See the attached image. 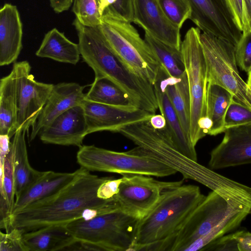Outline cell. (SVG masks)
Segmentation results:
<instances>
[{
	"label": "cell",
	"mask_w": 251,
	"mask_h": 251,
	"mask_svg": "<svg viewBox=\"0 0 251 251\" xmlns=\"http://www.w3.org/2000/svg\"><path fill=\"white\" fill-rule=\"evenodd\" d=\"M248 82L247 83L250 85V86L251 87V68L249 70V71L248 72Z\"/></svg>",
	"instance_id": "45"
},
{
	"label": "cell",
	"mask_w": 251,
	"mask_h": 251,
	"mask_svg": "<svg viewBox=\"0 0 251 251\" xmlns=\"http://www.w3.org/2000/svg\"><path fill=\"white\" fill-rule=\"evenodd\" d=\"M98 1L101 17L105 11H108L128 22H133V0H98Z\"/></svg>",
	"instance_id": "35"
},
{
	"label": "cell",
	"mask_w": 251,
	"mask_h": 251,
	"mask_svg": "<svg viewBox=\"0 0 251 251\" xmlns=\"http://www.w3.org/2000/svg\"><path fill=\"white\" fill-rule=\"evenodd\" d=\"M144 40L153 52L161 66L170 76L179 78L186 75L180 50L155 39L146 32Z\"/></svg>",
	"instance_id": "28"
},
{
	"label": "cell",
	"mask_w": 251,
	"mask_h": 251,
	"mask_svg": "<svg viewBox=\"0 0 251 251\" xmlns=\"http://www.w3.org/2000/svg\"><path fill=\"white\" fill-rule=\"evenodd\" d=\"M35 54L39 57L73 65L79 62L81 56L78 44L70 40L56 28L45 35Z\"/></svg>",
	"instance_id": "23"
},
{
	"label": "cell",
	"mask_w": 251,
	"mask_h": 251,
	"mask_svg": "<svg viewBox=\"0 0 251 251\" xmlns=\"http://www.w3.org/2000/svg\"><path fill=\"white\" fill-rule=\"evenodd\" d=\"M200 35L199 28L191 27L180 47L190 96L189 136L195 146L207 134L210 127L206 117L207 69Z\"/></svg>",
	"instance_id": "5"
},
{
	"label": "cell",
	"mask_w": 251,
	"mask_h": 251,
	"mask_svg": "<svg viewBox=\"0 0 251 251\" xmlns=\"http://www.w3.org/2000/svg\"><path fill=\"white\" fill-rule=\"evenodd\" d=\"M251 213V209L247 208L234 211L223 219L207 233L192 242L185 248L184 251H203L209 244L238 227Z\"/></svg>",
	"instance_id": "29"
},
{
	"label": "cell",
	"mask_w": 251,
	"mask_h": 251,
	"mask_svg": "<svg viewBox=\"0 0 251 251\" xmlns=\"http://www.w3.org/2000/svg\"><path fill=\"white\" fill-rule=\"evenodd\" d=\"M81 105L88 134L102 131L118 133L126 126L150 120L154 115L131 104L111 105L85 99Z\"/></svg>",
	"instance_id": "14"
},
{
	"label": "cell",
	"mask_w": 251,
	"mask_h": 251,
	"mask_svg": "<svg viewBox=\"0 0 251 251\" xmlns=\"http://www.w3.org/2000/svg\"><path fill=\"white\" fill-rule=\"evenodd\" d=\"M242 208H249L212 191L174 236L168 251H184L187 246L209 232L227 215Z\"/></svg>",
	"instance_id": "10"
},
{
	"label": "cell",
	"mask_w": 251,
	"mask_h": 251,
	"mask_svg": "<svg viewBox=\"0 0 251 251\" xmlns=\"http://www.w3.org/2000/svg\"><path fill=\"white\" fill-rule=\"evenodd\" d=\"M151 125L155 129H161L166 126V120L162 114H154L150 120Z\"/></svg>",
	"instance_id": "43"
},
{
	"label": "cell",
	"mask_w": 251,
	"mask_h": 251,
	"mask_svg": "<svg viewBox=\"0 0 251 251\" xmlns=\"http://www.w3.org/2000/svg\"><path fill=\"white\" fill-rule=\"evenodd\" d=\"M169 21L179 28L190 19L192 10L187 0H157Z\"/></svg>",
	"instance_id": "33"
},
{
	"label": "cell",
	"mask_w": 251,
	"mask_h": 251,
	"mask_svg": "<svg viewBox=\"0 0 251 251\" xmlns=\"http://www.w3.org/2000/svg\"><path fill=\"white\" fill-rule=\"evenodd\" d=\"M166 73V72L160 68L157 80L153 85L158 109L166 120L165 128L176 148L188 158L198 161L195 146L185 132L166 92L164 81Z\"/></svg>",
	"instance_id": "19"
},
{
	"label": "cell",
	"mask_w": 251,
	"mask_h": 251,
	"mask_svg": "<svg viewBox=\"0 0 251 251\" xmlns=\"http://www.w3.org/2000/svg\"><path fill=\"white\" fill-rule=\"evenodd\" d=\"M23 24L17 6L5 3L0 10V65L15 62L23 48Z\"/></svg>",
	"instance_id": "20"
},
{
	"label": "cell",
	"mask_w": 251,
	"mask_h": 251,
	"mask_svg": "<svg viewBox=\"0 0 251 251\" xmlns=\"http://www.w3.org/2000/svg\"><path fill=\"white\" fill-rule=\"evenodd\" d=\"M236 58L241 69L248 73L251 68V31L242 33L236 47Z\"/></svg>",
	"instance_id": "37"
},
{
	"label": "cell",
	"mask_w": 251,
	"mask_h": 251,
	"mask_svg": "<svg viewBox=\"0 0 251 251\" xmlns=\"http://www.w3.org/2000/svg\"><path fill=\"white\" fill-rule=\"evenodd\" d=\"M164 81L168 98L185 132L190 138V96L186 74L183 77L177 78L166 73Z\"/></svg>",
	"instance_id": "27"
},
{
	"label": "cell",
	"mask_w": 251,
	"mask_h": 251,
	"mask_svg": "<svg viewBox=\"0 0 251 251\" xmlns=\"http://www.w3.org/2000/svg\"><path fill=\"white\" fill-rule=\"evenodd\" d=\"M139 220L117 207L65 226L76 240L92 244L99 251H127L131 250Z\"/></svg>",
	"instance_id": "6"
},
{
	"label": "cell",
	"mask_w": 251,
	"mask_h": 251,
	"mask_svg": "<svg viewBox=\"0 0 251 251\" xmlns=\"http://www.w3.org/2000/svg\"><path fill=\"white\" fill-rule=\"evenodd\" d=\"M118 133L146 153L176 170L184 178L201 183L207 168L183 155L174 144L165 127L155 129L148 120L126 126Z\"/></svg>",
	"instance_id": "8"
},
{
	"label": "cell",
	"mask_w": 251,
	"mask_h": 251,
	"mask_svg": "<svg viewBox=\"0 0 251 251\" xmlns=\"http://www.w3.org/2000/svg\"><path fill=\"white\" fill-rule=\"evenodd\" d=\"M110 177L99 176L80 167L74 178L60 190L13 214L10 230L17 227L26 232L50 225L65 226L119 207L114 198L98 196L100 186Z\"/></svg>",
	"instance_id": "1"
},
{
	"label": "cell",
	"mask_w": 251,
	"mask_h": 251,
	"mask_svg": "<svg viewBox=\"0 0 251 251\" xmlns=\"http://www.w3.org/2000/svg\"><path fill=\"white\" fill-rule=\"evenodd\" d=\"M72 10L83 25L94 27L101 23L98 0H74Z\"/></svg>",
	"instance_id": "32"
},
{
	"label": "cell",
	"mask_w": 251,
	"mask_h": 251,
	"mask_svg": "<svg viewBox=\"0 0 251 251\" xmlns=\"http://www.w3.org/2000/svg\"><path fill=\"white\" fill-rule=\"evenodd\" d=\"M133 22L155 39L180 50V28L167 18L157 0H133Z\"/></svg>",
	"instance_id": "16"
},
{
	"label": "cell",
	"mask_w": 251,
	"mask_h": 251,
	"mask_svg": "<svg viewBox=\"0 0 251 251\" xmlns=\"http://www.w3.org/2000/svg\"><path fill=\"white\" fill-rule=\"evenodd\" d=\"M243 33L249 31L244 0H226Z\"/></svg>",
	"instance_id": "38"
},
{
	"label": "cell",
	"mask_w": 251,
	"mask_h": 251,
	"mask_svg": "<svg viewBox=\"0 0 251 251\" xmlns=\"http://www.w3.org/2000/svg\"><path fill=\"white\" fill-rule=\"evenodd\" d=\"M18 129V103L13 69L0 80V135L11 138Z\"/></svg>",
	"instance_id": "24"
},
{
	"label": "cell",
	"mask_w": 251,
	"mask_h": 251,
	"mask_svg": "<svg viewBox=\"0 0 251 251\" xmlns=\"http://www.w3.org/2000/svg\"><path fill=\"white\" fill-rule=\"evenodd\" d=\"M22 229L15 227L9 231L0 232V251H29L25 244Z\"/></svg>",
	"instance_id": "36"
},
{
	"label": "cell",
	"mask_w": 251,
	"mask_h": 251,
	"mask_svg": "<svg viewBox=\"0 0 251 251\" xmlns=\"http://www.w3.org/2000/svg\"><path fill=\"white\" fill-rule=\"evenodd\" d=\"M200 39L206 65L207 82L224 87L235 100L251 108V87L238 71L236 46L204 32L201 33Z\"/></svg>",
	"instance_id": "9"
},
{
	"label": "cell",
	"mask_w": 251,
	"mask_h": 251,
	"mask_svg": "<svg viewBox=\"0 0 251 251\" xmlns=\"http://www.w3.org/2000/svg\"><path fill=\"white\" fill-rule=\"evenodd\" d=\"M205 196L194 185L164 191L153 207L136 226L130 251H168L177 232Z\"/></svg>",
	"instance_id": "3"
},
{
	"label": "cell",
	"mask_w": 251,
	"mask_h": 251,
	"mask_svg": "<svg viewBox=\"0 0 251 251\" xmlns=\"http://www.w3.org/2000/svg\"><path fill=\"white\" fill-rule=\"evenodd\" d=\"M24 239L29 251L66 250L77 240L65 225H50L25 232Z\"/></svg>",
	"instance_id": "22"
},
{
	"label": "cell",
	"mask_w": 251,
	"mask_h": 251,
	"mask_svg": "<svg viewBox=\"0 0 251 251\" xmlns=\"http://www.w3.org/2000/svg\"><path fill=\"white\" fill-rule=\"evenodd\" d=\"M130 23L105 11L100 27L109 46L123 63L136 75L154 85L161 65Z\"/></svg>",
	"instance_id": "4"
},
{
	"label": "cell",
	"mask_w": 251,
	"mask_h": 251,
	"mask_svg": "<svg viewBox=\"0 0 251 251\" xmlns=\"http://www.w3.org/2000/svg\"><path fill=\"white\" fill-rule=\"evenodd\" d=\"M74 0H50V5L56 13L68 10L73 3Z\"/></svg>",
	"instance_id": "42"
},
{
	"label": "cell",
	"mask_w": 251,
	"mask_h": 251,
	"mask_svg": "<svg viewBox=\"0 0 251 251\" xmlns=\"http://www.w3.org/2000/svg\"><path fill=\"white\" fill-rule=\"evenodd\" d=\"M233 99V95L224 87L207 82L206 92V117L210 123L207 134L215 136L225 132L226 113Z\"/></svg>",
	"instance_id": "26"
},
{
	"label": "cell",
	"mask_w": 251,
	"mask_h": 251,
	"mask_svg": "<svg viewBox=\"0 0 251 251\" xmlns=\"http://www.w3.org/2000/svg\"><path fill=\"white\" fill-rule=\"evenodd\" d=\"M122 181V177L115 179L111 177L104 181L99 187L98 190V196L103 199H114L118 193L120 183Z\"/></svg>",
	"instance_id": "40"
},
{
	"label": "cell",
	"mask_w": 251,
	"mask_h": 251,
	"mask_svg": "<svg viewBox=\"0 0 251 251\" xmlns=\"http://www.w3.org/2000/svg\"><path fill=\"white\" fill-rule=\"evenodd\" d=\"M14 155L11 142L10 150L4 159H0V193L11 210L15 202Z\"/></svg>",
	"instance_id": "31"
},
{
	"label": "cell",
	"mask_w": 251,
	"mask_h": 251,
	"mask_svg": "<svg viewBox=\"0 0 251 251\" xmlns=\"http://www.w3.org/2000/svg\"><path fill=\"white\" fill-rule=\"evenodd\" d=\"M85 99L96 102L111 105L130 104L126 94L109 79L95 77Z\"/></svg>",
	"instance_id": "30"
},
{
	"label": "cell",
	"mask_w": 251,
	"mask_h": 251,
	"mask_svg": "<svg viewBox=\"0 0 251 251\" xmlns=\"http://www.w3.org/2000/svg\"><path fill=\"white\" fill-rule=\"evenodd\" d=\"M249 31H251V0H244Z\"/></svg>",
	"instance_id": "44"
},
{
	"label": "cell",
	"mask_w": 251,
	"mask_h": 251,
	"mask_svg": "<svg viewBox=\"0 0 251 251\" xmlns=\"http://www.w3.org/2000/svg\"><path fill=\"white\" fill-rule=\"evenodd\" d=\"M39 134L40 140L46 144L81 147L84 138L88 135L81 105L61 114L44 127Z\"/></svg>",
	"instance_id": "17"
},
{
	"label": "cell",
	"mask_w": 251,
	"mask_h": 251,
	"mask_svg": "<svg viewBox=\"0 0 251 251\" xmlns=\"http://www.w3.org/2000/svg\"><path fill=\"white\" fill-rule=\"evenodd\" d=\"M222 142L211 151V169L251 164V126L226 129Z\"/></svg>",
	"instance_id": "15"
},
{
	"label": "cell",
	"mask_w": 251,
	"mask_h": 251,
	"mask_svg": "<svg viewBox=\"0 0 251 251\" xmlns=\"http://www.w3.org/2000/svg\"><path fill=\"white\" fill-rule=\"evenodd\" d=\"M18 103V129L32 127L43 110L53 84L36 81L27 61L15 62Z\"/></svg>",
	"instance_id": "12"
},
{
	"label": "cell",
	"mask_w": 251,
	"mask_h": 251,
	"mask_svg": "<svg viewBox=\"0 0 251 251\" xmlns=\"http://www.w3.org/2000/svg\"><path fill=\"white\" fill-rule=\"evenodd\" d=\"M241 126H251V108L240 103L233 99L226 113L225 128L226 130Z\"/></svg>",
	"instance_id": "34"
},
{
	"label": "cell",
	"mask_w": 251,
	"mask_h": 251,
	"mask_svg": "<svg viewBox=\"0 0 251 251\" xmlns=\"http://www.w3.org/2000/svg\"><path fill=\"white\" fill-rule=\"evenodd\" d=\"M122 175V181L114 199L122 210L139 220L153 207L164 191L183 184L182 180L159 181L143 174Z\"/></svg>",
	"instance_id": "11"
},
{
	"label": "cell",
	"mask_w": 251,
	"mask_h": 251,
	"mask_svg": "<svg viewBox=\"0 0 251 251\" xmlns=\"http://www.w3.org/2000/svg\"><path fill=\"white\" fill-rule=\"evenodd\" d=\"M75 174L76 171L73 173L42 172L34 182L16 198L12 215L28 205L52 195L70 182Z\"/></svg>",
	"instance_id": "21"
},
{
	"label": "cell",
	"mask_w": 251,
	"mask_h": 251,
	"mask_svg": "<svg viewBox=\"0 0 251 251\" xmlns=\"http://www.w3.org/2000/svg\"><path fill=\"white\" fill-rule=\"evenodd\" d=\"M26 131L18 129L12 144L14 155L15 192L16 198L34 182L41 175L30 165L25 140Z\"/></svg>",
	"instance_id": "25"
},
{
	"label": "cell",
	"mask_w": 251,
	"mask_h": 251,
	"mask_svg": "<svg viewBox=\"0 0 251 251\" xmlns=\"http://www.w3.org/2000/svg\"><path fill=\"white\" fill-rule=\"evenodd\" d=\"M203 251H238L237 241L233 233L223 236L206 246Z\"/></svg>",
	"instance_id": "39"
},
{
	"label": "cell",
	"mask_w": 251,
	"mask_h": 251,
	"mask_svg": "<svg viewBox=\"0 0 251 251\" xmlns=\"http://www.w3.org/2000/svg\"><path fill=\"white\" fill-rule=\"evenodd\" d=\"M236 238L239 251H251V233L239 231L233 233Z\"/></svg>",
	"instance_id": "41"
},
{
	"label": "cell",
	"mask_w": 251,
	"mask_h": 251,
	"mask_svg": "<svg viewBox=\"0 0 251 251\" xmlns=\"http://www.w3.org/2000/svg\"><path fill=\"white\" fill-rule=\"evenodd\" d=\"M78 164L89 171L139 174L157 177L175 174L176 171L140 148L118 152L94 145H82L76 154Z\"/></svg>",
	"instance_id": "7"
},
{
	"label": "cell",
	"mask_w": 251,
	"mask_h": 251,
	"mask_svg": "<svg viewBox=\"0 0 251 251\" xmlns=\"http://www.w3.org/2000/svg\"><path fill=\"white\" fill-rule=\"evenodd\" d=\"M85 86L75 82H61L53 85L47 101L36 121L31 127L30 140L55 118L67 110L81 104L85 99Z\"/></svg>",
	"instance_id": "18"
},
{
	"label": "cell",
	"mask_w": 251,
	"mask_h": 251,
	"mask_svg": "<svg viewBox=\"0 0 251 251\" xmlns=\"http://www.w3.org/2000/svg\"><path fill=\"white\" fill-rule=\"evenodd\" d=\"M80 55L93 70L95 77L106 78L126 95L129 103L155 114L158 109L154 86L132 73L114 53L100 25H83L75 18Z\"/></svg>",
	"instance_id": "2"
},
{
	"label": "cell",
	"mask_w": 251,
	"mask_h": 251,
	"mask_svg": "<svg viewBox=\"0 0 251 251\" xmlns=\"http://www.w3.org/2000/svg\"><path fill=\"white\" fill-rule=\"evenodd\" d=\"M191 20L203 32L237 46L242 35L226 0H187Z\"/></svg>",
	"instance_id": "13"
}]
</instances>
